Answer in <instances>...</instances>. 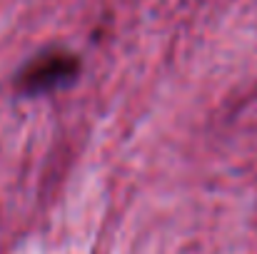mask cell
I'll return each instance as SVG.
<instances>
[{
	"instance_id": "6da1fadb",
	"label": "cell",
	"mask_w": 257,
	"mask_h": 254,
	"mask_svg": "<svg viewBox=\"0 0 257 254\" xmlns=\"http://www.w3.org/2000/svg\"><path fill=\"white\" fill-rule=\"evenodd\" d=\"M80 75V58L68 50H45L20 68L15 75V87L20 95L35 97L63 90Z\"/></svg>"
}]
</instances>
